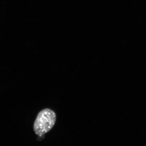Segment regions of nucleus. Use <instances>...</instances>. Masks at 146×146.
Wrapping results in <instances>:
<instances>
[{"label": "nucleus", "instance_id": "nucleus-1", "mask_svg": "<svg viewBox=\"0 0 146 146\" xmlns=\"http://www.w3.org/2000/svg\"><path fill=\"white\" fill-rule=\"evenodd\" d=\"M56 120L55 113L51 110L45 109L38 113L34 124L36 134L41 137L50 131L54 127Z\"/></svg>", "mask_w": 146, "mask_h": 146}]
</instances>
